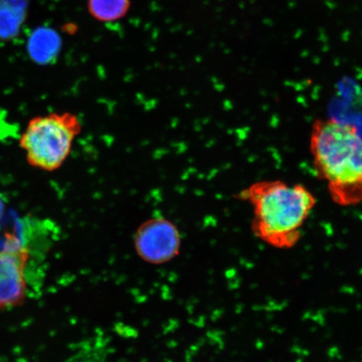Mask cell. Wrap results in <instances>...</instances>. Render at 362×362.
<instances>
[{
	"mask_svg": "<svg viewBox=\"0 0 362 362\" xmlns=\"http://www.w3.org/2000/svg\"><path fill=\"white\" fill-rule=\"evenodd\" d=\"M310 152L315 173L341 206L362 203V136L356 126L333 117L314 121Z\"/></svg>",
	"mask_w": 362,
	"mask_h": 362,
	"instance_id": "obj_1",
	"label": "cell"
},
{
	"mask_svg": "<svg viewBox=\"0 0 362 362\" xmlns=\"http://www.w3.org/2000/svg\"><path fill=\"white\" fill-rule=\"evenodd\" d=\"M238 197L252 207L255 236L279 249L296 245L316 205L315 194L304 185L280 180L257 181Z\"/></svg>",
	"mask_w": 362,
	"mask_h": 362,
	"instance_id": "obj_2",
	"label": "cell"
},
{
	"mask_svg": "<svg viewBox=\"0 0 362 362\" xmlns=\"http://www.w3.org/2000/svg\"><path fill=\"white\" fill-rule=\"evenodd\" d=\"M81 131V121L74 113L52 112L31 119L20 144L30 165L52 172L64 164Z\"/></svg>",
	"mask_w": 362,
	"mask_h": 362,
	"instance_id": "obj_3",
	"label": "cell"
},
{
	"mask_svg": "<svg viewBox=\"0 0 362 362\" xmlns=\"http://www.w3.org/2000/svg\"><path fill=\"white\" fill-rule=\"evenodd\" d=\"M30 259L28 246L8 235L6 246L0 248V309L20 306L25 300Z\"/></svg>",
	"mask_w": 362,
	"mask_h": 362,
	"instance_id": "obj_4",
	"label": "cell"
},
{
	"mask_svg": "<svg viewBox=\"0 0 362 362\" xmlns=\"http://www.w3.org/2000/svg\"><path fill=\"white\" fill-rule=\"evenodd\" d=\"M180 243L177 228L163 217L144 221L134 237L138 255L151 264H163L174 259L179 255Z\"/></svg>",
	"mask_w": 362,
	"mask_h": 362,
	"instance_id": "obj_5",
	"label": "cell"
},
{
	"mask_svg": "<svg viewBox=\"0 0 362 362\" xmlns=\"http://www.w3.org/2000/svg\"><path fill=\"white\" fill-rule=\"evenodd\" d=\"M130 6V0H88L90 16L94 20L103 23L123 19Z\"/></svg>",
	"mask_w": 362,
	"mask_h": 362,
	"instance_id": "obj_6",
	"label": "cell"
},
{
	"mask_svg": "<svg viewBox=\"0 0 362 362\" xmlns=\"http://www.w3.org/2000/svg\"><path fill=\"white\" fill-rule=\"evenodd\" d=\"M36 42L35 52L40 53V61H51L60 49V38L52 30H44Z\"/></svg>",
	"mask_w": 362,
	"mask_h": 362,
	"instance_id": "obj_7",
	"label": "cell"
},
{
	"mask_svg": "<svg viewBox=\"0 0 362 362\" xmlns=\"http://www.w3.org/2000/svg\"><path fill=\"white\" fill-rule=\"evenodd\" d=\"M361 362H362V360H361Z\"/></svg>",
	"mask_w": 362,
	"mask_h": 362,
	"instance_id": "obj_8",
	"label": "cell"
}]
</instances>
